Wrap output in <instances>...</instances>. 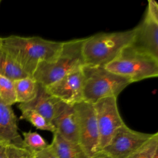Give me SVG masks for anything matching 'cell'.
<instances>
[{"label":"cell","mask_w":158,"mask_h":158,"mask_svg":"<svg viewBox=\"0 0 158 158\" xmlns=\"http://www.w3.org/2000/svg\"><path fill=\"white\" fill-rule=\"evenodd\" d=\"M63 42L40 36L10 35L2 38L1 49L7 53L30 76L38 65L53 59L60 51Z\"/></svg>","instance_id":"cell-1"},{"label":"cell","mask_w":158,"mask_h":158,"mask_svg":"<svg viewBox=\"0 0 158 158\" xmlns=\"http://www.w3.org/2000/svg\"><path fill=\"white\" fill-rule=\"evenodd\" d=\"M84 38L63 42L59 53L51 60L41 62L32 77L46 87L84 65L82 44Z\"/></svg>","instance_id":"cell-2"},{"label":"cell","mask_w":158,"mask_h":158,"mask_svg":"<svg viewBox=\"0 0 158 158\" xmlns=\"http://www.w3.org/2000/svg\"><path fill=\"white\" fill-rule=\"evenodd\" d=\"M135 29L99 33L84 38L82 54L84 65L104 67L113 60L133 39Z\"/></svg>","instance_id":"cell-3"},{"label":"cell","mask_w":158,"mask_h":158,"mask_svg":"<svg viewBox=\"0 0 158 158\" xmlns=\"http://www.w3.org/2000/svg\"><path fill=\"white\" fill-rule=\"evenodd\" d=\"M83 101L94 104L107 97L117 98L132 82L128 78L107 70L104 67L83 65Z\"/></svg>","instance_id":"cell-4"},{"label":"cell","mask_w":158,"mask_h":158,"mask_svg":"<svg viewBox=\"0 0 158 158\" xmlns=\"http://www.w3.org/2000/svg\"><path fill=\"white\" fill-rule=\"evenodd\" d=\"M109 71L129 79L132 83L158 75V59L138 50L130 44L104 66Z\"/></svg>","instance_id":"cell-5"},{"label":"cell","mask_w":158,"mask_h":158,"mask_svg":"<svg viewBox=\"0 0 158 158\" xmlns=\"http://www.w3.org/2000/svg\"><path fill=\"white\" fill-rule=\"evenodd\" d=\"M134 29L130 45L158 59V4L156 1L148 0L144 17Z\"/></svg>","instance_id":"cell-6"},{"label":"cell","mask_w":158,"mask_h":158,"mask_svg":"<svg viewBox=\"0 0 158 158\" xmlns=\"http://www.w3.org/2000/svg\"><path fill=\"white\" fill-rule=\"evenodd\" d=\"M77 118L78 144L89 157L98 152L99 135L93 104L82 101L73 105Z\"/></svg>","instance_id":"cell-7"},{"label":"cell","mask_w":158,"mask_h":158,"mask_svg":"<svg viewBox=\"0 0 158 158\" xmlns=\"http://www.w3.org/2000/svg\"><path fill=\"white\" fill-rule=\"evenodd\" d=\"M98 123L99 142L98 152L109 143L115 131L123 124L117 103V98L107 97L93 104Z\"/></svg>","instance_id":"cell-8"},{"label":"cell","mask_w":158,"mask_h":158,"mask_svg":"<svg viewBox=\"0 0 158 158\" xmlns=\"http://www.w3.org/2000/svg\"><path fill=\"white\" fill-rule=\"evenodd\" d=\"M152 135L132 130L125 123L115 131L101 151L112 158H126L143 145Z\"/></svg>","instance_id":"cell-9"},{"label":"cell","mask_w":158,"mask_h":158,"mask_svg":"<svg viewBox=\"0 0 158 158\" xmlns=\"http://www.w3.org/2000/svg\"><path fill=\"white\" fill-rule=\"evenodd\" d=\"M83 83L84 76L81 68L45 88L51 94L62 102L73 106L83 101Z\"/></svg>","instance_id":"cell-10"},{"label":"cell","mask_w":158,"mask_h":158,"mask_svg":"<svg viewBox=\"0 0 158 158\" xmlns=\"http://www.w3.org/2000/svg\"><path fill=\"white\" fill-rule=\"evenodd\" d=\"M64 104V102L51 94L44 86L39 84L36 97L27 103L19 104L18 107L20 111L27 109L34 110L52 123Z\"/></svg>","instance_id":"cell-11"},{"label":"cell","mask_w":158,"mask_h":158,"mask_svg":"<svg viewBox=\"0 0 158 158\" xmlns=\"http://www.w3.org/2000/svg\"><path fill=\"white\" fill-rule=\"evenodd\" d=\"M52 124L55 127V133L70 142L78 144V122L73 106L65 104L53 119Z\"/></svg>","instance_id":"cell-12"},{"label":"cell","mask_w":158,"mask_h":158,"mask_svg":"<svg viewBox=\"0 0 158 158\" xmlns=\"http://www.w3.org/2000/svg\"><path fill=\"white\" fill-rule=\"evenodd\" d=\"M0 141L7 144L22 147L23 139L19 133L17 118L10 106L0 99Z\"/></svg>","instance_id":"cell-13"},{"label":"cell","mask_w":158,"mask_h":158,"mask_svg":"<svg viewBox=\"0 0 158 158\" xmlns=\"http://www.w3.org/2000/svg\"><path fill=\"white\" fill-rule=\"evenodd\" d=\"M49 145L59 158H89L78 144L64 139L57 133H53Z\"/></svg>","instance_id":"cell-14"},{"label":"cell","mask_w":158,"mask_h":158,"mask_svg":"<svg viewBox=\"0 0 158 158\" xmlns=\"http://www.w3.org/2000/svg\"><path fill=\"white\" fill-rule=\"evenodd\" d=\"M13 82L17 102L27 103L36 97L39 84L31 76L18 79Z\"/></svg>","instance_id":"cell-15"},{"label":"cell","mask_w":158,"mask_h":158,"mask_svg":"<svg viewBox=\"0 0 158 158\" xmlns=\"http://www.w3.org/2000/svg\"><path fill=\"white\" fill-rule=\"evenodd\" d=\"M0 75L12 81L30 76L2 49L0 50Z\"/></svg>","instance_id":"cell-16"},{"label":"cell","mask_w":158,"mask_h":158,"mask_svg":"<svg viewBox=\"0 0 158 158\" xmlns=\"http://www.w3.org/2000/svg\"><path fill=\"white\" fill-rule=\"evenodd\" d=\"M21 119L30 122L37 129L55 133L56 129L52 123L49 122L44 117L32 110H24L21 111Z\"/></svg>","instance_id":"cell-17"},{"label":"cell","mask_w":158,"mask_h":158,"mask_svg":"<svg viewBox=\"0 0 158 158\" xmlns=\"http://www.w3.org/2000/svg\"><path fill=\"white\" fill-rule=\"evenodd\" d=\"M23 146L22 147L28 150L33 154L42 150L48 146L44 139L37 132L31 131L23 132Z\"/></svg>","instance_id":"cell-18"},{"label":"cell","mask_w":158,"mask_h":158,"mask_svg":"<svg viewBox=\"0 0 158 158\" xmlns=\"http://www.w3.org/2000/svg\"><path fill=\"white\" fill-rule=\"evenodd\" d=\"M158 152V133L152 136L139 149L126 158H153Z\"/></svg>","instance_id":"cell-19"},{"label":"cell","mask_w":158,"mask_h":158,"mask_svg":"<svg viewBox=\"0 0 158 158\" xmlns=\"http://www.w3.org/2000/svg\"><path fill=\"white\" fill-rule=\"evenodd\" d=\"M0 99L10 106L17 102L13 81L2 75H0Z\"/></svg>","instance_id":"cell-20"},{"label":"cell","mask_w":158,"mask_h":158,"mask_svg":"<svg viewBox=\"0 0 158 158\" xmlns=\"http://www.w3.org/2000/svg\"><path fill=\"white\" fill-rule=\"evenodd\" d=\"M7 158H35V155L23 147L8 144L7 146Z\"/></svg>","instance_id":"cell-21"},{"label":"cell","mask_w":158,"mask_h":158,"mask_svg":"<svg viewBox=\"0 0 158 158\" xmlns=\"http://www.w3.org/2000/svg\"><path fill=\"white\" fill-rule=\"evenodd\" d=\"M35 158H59L49 144L42 150L34 154Z\"/></svg>","instance_id":"cell-22"},{"label":"cell","mask_w":158,"mask_h":158,"mask_svg":"<svg viewBox=\"0 0 158 158\" xmlns=\"http://www.w3.org/2000/svg\"><path fill=\"white\" fill-rule=\"evenodd\" d=\"M7 144L0 141V158H7Z\"/></svg>","instance_id":"cell-23"},{"label":"cell","mask_w":158,"mask_h":158,"mask_svg":"<svg viewBox=\"0 0 158 158\" xmlns=\"http://www.w3.org/2000/svg\"><path fill=\"white\" fill-rule=\"evenodd\" d=\"M92 158H112L111 156H109L108 154L101 151L98 152Z\"/></svg>","instance_id":"cell-24"},{"label":"cell","mask_w":158,"mask_h":158,"mask_svg":"<svg viewBox=\"0 0 158 158\" xmlns=\"http://www.w3.org/2000/svg\"><path fill=\"white\" fill-rule=\"evenodd\" d=\"M2 38H0V50L2 48Z\"/></svg>","instance_id":"cell-25"},{"label":"cell","mask_w":158,"mask_h":158,"mask_svg":"<svg viewBox=\"0 0 158 158\" xmlns=\"http://www.w3.org/2000/svg\"><path fill=\"white\" fill-rule=\"evenodd\" d=\"M153 158H158V152L156 153V154L154 155V156Z\"/></svg>","instance_id":"cell-26"},{"label":"cell","mask_w":158,"mask_h":158,"mask_svg":"<svg viewBox=\"0 0 158 158\" xmlns=\"http://www.w3.org/2000/svg\"><path fill=\"white\" fill-rule=\"evenodd\" d=\"M1 0H0V4H1Z\"/></svg>","instance_id":"cell-27"}]
</instances>
